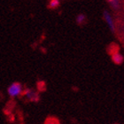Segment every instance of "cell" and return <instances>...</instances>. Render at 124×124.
Listing matches in <instances>:
<instances>
[{"label": "cell", "mask_w": 124, "mask_h": 124, "mask_svg": "<svg viewBox=\"0 0 124 124\" xmlns=\"http://www.w3.org/2000/svg\"><path fill=\"white\" fill-rule=\"evenodd\" d=\"M23 88L20 83H12L7 89L8 95L12 97V98H15V97H19L23 93Z\"/></svg>", "instance_id": "cell-1"}, {"label": "cell", "mask_w": 124, "mask_h": 124, "mask_svg": "<svg viewBox=\"0 0 124 124\" xmlns=\"http://www.w3.org/2000/svg\"><path fill=\"white\" fill-rule=\"evenodd\" d=\"M111 56H112V60L116 65H121L124 60L123 56L119 52V50H118V47L117 46H115V48L112 51Z\"/></svg>", "instance_id": "cell-2"}, {"label": "cell", "mask_w": 124, "mask_h": 124, "mask_svg": "<svg viewBox=\"0 0 124 124\" xmlns=\"http://www.w3.org/2000/svg\"><path fill=\"white\" fill-rule=\"evenodd\" d=\"M103 16L105 21H106V23L108 24L109 28L111 29V31L113 33H115V24H114V21L112 18V16L110 15V13L107 12V11H104L103 13Z\"/></svg>", "instance_id": "cell-3"}, {"label": "cell", "mask_w": 124, "mask_h": 124, "mask_svg": "<svg viewBox=\"0 0 124 124\" xmlns=\"http://www.w3.org/2000/svg\"><path fill=\"white\" fill-rule=\"evenodd\" d=\"M23 94L27 97V98L30 101H37L39 99L38 94L34 91L33 90H30V89H27L23 91Z\"/></svg>", "instance_id": "cell-4"}, {"label": "cell", "mask_w": 124, "mask_h": 124, "mask_svg": "<svg viewBox=\"0 0 124 124\" xmlns=\"http://www.w3.org/2000/svg\"><path fill=\"white\" fill-rule=\"evenodd\" d=\"M107 1H108V3L112 6V8L114 9V10H119L120 8H121L120 0H107Z\"/></svg>", "instance_id": "cell-5"}, {"label": "cell", "mask_w": 124, "mask_h": 124, "mask_svg": "<svg viewBox=\"0 0 124 124\" xmlns=\"http://www.w3.org/2000/svg\"><path fill=\"white\" fill-rule=\"evenodd\" d=\"M44 124H60V122H59V120L54 117H49L46 119Z\"/></svg>", "instance_id": "cell-6"}, {"label": "cell", "mask_w": 124, "mask_h": 124, "mask_svg": "<svg viewBox=\"0 0 124 124\" xmlns=\"http://www.w3.org/2000/svg\"><path fill=\"white\" fill-rule=\"evenodd\" d=\"M60 0H51L49 3V7L52 9H55V8H58L60 6Z\"/></svg>", "instance_id": "cell-7"}, {"label": "cell", "mask_w": 124, "mask_h": 124, "mask_svg": "<svg viewBox=\"0 0 124 124\" xmlns=\"http://www.w3.org/2000/svg\"><path fill=\"white\" fill-rule=\"evenodd\" d=\"M85 21H86V17L84 14H79V15L77 16V18H76V22H77L79 25L83 24L85 22Z\"/></svg>", "instance_id": "cell-8"}, {"label": "cell", "mask_w": 124, "mask_h": 124, "mask_svg": "<svg viewBox=\"0 0 124 124\" xmlns=\"http://www.w3.org/2000/svg\"><path fill=\"white\" fill-rule=\"evenodd\" d=\"M123 36H124V25H123Z\"/></svg>", "instance_id": "cell-9"}]
</instances>
